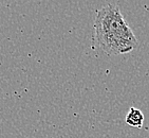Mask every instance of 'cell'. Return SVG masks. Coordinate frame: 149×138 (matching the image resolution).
<instances>
[{
	"instance_id": "obj_1",
	"label": "cell",
	"mask_w": 149,
	"mask_h": 138,
	"mask_svg": "<svg viewBox=\"0 0 149 138\" xmlns=\"http://www.w3.org/2000/svg\"><path fill=\"white\" fill-rule=\"evenodd\" d=\"M94 40L105 53H129L138 47V39L124 18L118 4H106L98 10L94 20Z\"/></svg>"
},
{
	"instance_id": "obj_2",
	"label": "cell",
	"mask_w": 149,
	"mask_h": 138,
	"mask_svg": "<svg viewBox=\"0 0 149 138\" xmlns=\"http://www.w3.org/2000/svg\"><path fill=\"white\" fill-rule=\"evenodd\" d=\"M125 121H126V123L128 124V125H130V127L140 129V127L143 125V122H144L143 113L141 112L139 108L131 107V108L129 109V112L127 113Z\"/></svg>"
}]
</instances>
